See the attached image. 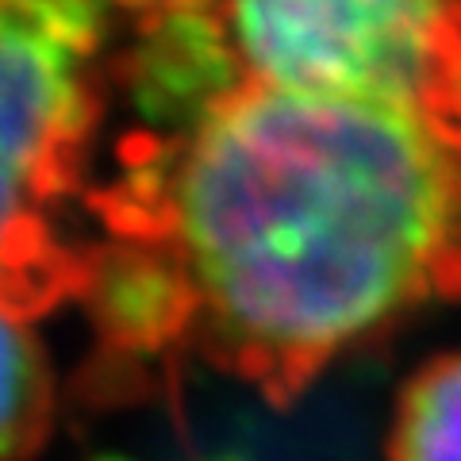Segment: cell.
Masks as SVG:
<instances>
[{"label":"cell","mask_w":461,"mask_h":461,"mask_svg":"<svg viewBox=\"0 0 461 461\" xmlns=\"http://www.w3.org/2000/svg\"><path fill=\"white\" fill-rule=\"evenodd\" d=\"M81 296L120 362L200 354L269 403L461 300V123L239 77L96 196Z\"/></svg>","instance_id":"6da1fadb"},{"label":"cell","mask_w":461,"mask_h":461,"mask_svg":"<svg viewBox=\"0 0 461 461\" xmlns=\"http://www.w3.org/2000/svg\"><path fill=\"white\" fill-rule=\"evenodd\" d=\"M100 0H0V304L27 320L81 296L66 235L96 123Z\"/></svg>","instance_id":"7a4b0ae2"},{"label":"cell","mask_w":461,"mask_h":461,"mask_svg":"<svg viewBox=\"0 0 461 461\" xmlns=\"http://www.w3.org/2000/svg\"><path fill=\"white\" fill-rule=\"evenodd\" d=\"M242 77L461 123V0H220Z\"/></svg>","instance_id":"3957f363"},{"label":"cell","mask_w":461,"mask_h":461,"mask_svg":"<svg viewBox=\"0 0 461 461\" xmlns=\"http://www.w3.org/2000/svg\"><path fill=\"white\" fill-rule=\"evenodd\" d=\"M54 423V377L32 320L0 304V461H32Z\"/></svg>","instance_id":"277c9868"},{"label":"cell","mask_w":461,"mask_h":461,"mask_svg":"<svg viewBox=\"0 0 461 461\" xmlns=\"http://www.w3.org/2000/svg\"><path fill=\"white\" fill-rule=\"evenodd\" d=\"M388 461H461V350L430 357L400 388Z\"/></svg>","instance_id":"5b68a950"},{"label":"cell","mask_w":461,"mask_h":461,"mask_svg":"<svg viewBox=\"0 0 461 461\" xmlns=\"http://www.w3.org/2000/svg\"><path fill=\"white\" fill-rule=\"evenodd\" d=\"M104 5V0H100ZM112 5H127V8H142V12H158V8H169L177 0H112Z\"/></svg>","instance_id":"8992f818"}]
</instances>
